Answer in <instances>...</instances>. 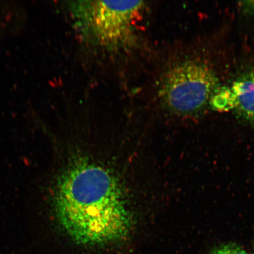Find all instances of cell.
<instances>
[{
	"instance_id": "2",
	"label": "cell",
	"mask_w": 254,
	"mask_h": 254,
	"mask_svg": "<svg viewBox=\"0 0 254 254\" xmlns=\"http://www.w3.org/2000/svg\"><path fill=\"white\" fill-rule=\"evenodd\" d=\"M142 1H85L74 5L79 27L95 45L113 50L131 41Z\"/></svg>"
},
{
	"instance_id": "7",
	"label": "cell",
	"mask_w": 254,
	"mask_h": 254,
	"mask_svg": "<svg viewBox=\"0 0 254 254\" xmlns=\"http://www.w3.org/2000/svg\"><path fill=\"white\" fill-rule=\"evenodd\" d=\"M243 5L244 9H245L248 12L254 14V1L244 2Z\"/></svg>"
},
{
	"instance_id": "8",
	"label": "cell",
	"mask_w": 254,
	"mask_h": 254,
	"mask_svg": "<svg viewBox=\"0 0 254 254\" xmlns=\"http://www.w3.org/2000/svg\"><path fill=\"white\" fill-rule=\"evenodd\" d=\"M254 254V241L253 245V254Z\"/></svg>"
},
{
	"instance_id": "1",
	"label": "cell",
	"mask_w": 254,
	"mask_h": 254,
	"mask_svg": "<svg viewBox=\"0 0 254 254\" xmlns=\"http://www.w3.org/2000/svg\"><path fill=\"white\" fill-rule=\"evenodd\" d=\"M52 208L57 224L77 245H115L131 233L132 214L119 181L86 158L72 159L60 174Z\"/></svg>"
},
{
	"instance_id": "3",
	"label": "cell",
	"mask_w": 254,
	"mask_h": 254,
	"mask_svg": "<svg viewBox=\"0 0 254 254\" xmlns=\"http://www.w3.org/2000/svg\"><path fill=\"white\" fill-rule=\"evenodd\" d=\"M218 78L206 63L189 60L170 68L162 82L160 95L165 106L180 116L194 115L217 90Z\"/></svg>"
},
{
	"instance_id": "5",
	"label": "cell",
	"mask_w": 254,
	"mask_h": 254,
	"mask_svg": "<svg viewBox=\"0 0 254 254\" xmlns=\"http://www.w3.org/2000/svg\"><path fill=\"white\" fill-rule=\"evenodd\" d=\"M212 106L217 111H228L234 109V100L230 88L222 89L215 92L211 98Z\"/></svg>"
},
{
	"instance_id": "6",
	"label": "cell",
	"mask_w": 254,
	"mask_h": 254,
	"mask_svg": "<svg viewBox=\"0 0 254 254\" xmlns=\"http://www.w3.org/2000/svg\"><path fill=\"white\" fill-rule=\"evenodd\" d=\"M209 254H249L244 248L235 243L222 244L214 248Z\"/></svg>"
},
{
	"instance_id": "4",
	"label": "cell",
	"mask_w": 254,
	"mask_h": 254,
	"mask_svg": "<svg viewBox=\"0 0 254 254\" xmlns=\"http://www.w3.org/2000/svg\"><path fill=\"white\" fill-rule=\"evenodd\" d=\"M236 116L254 126V68L237 78L230 88Z\"/></svg>"
}]
</instances>
